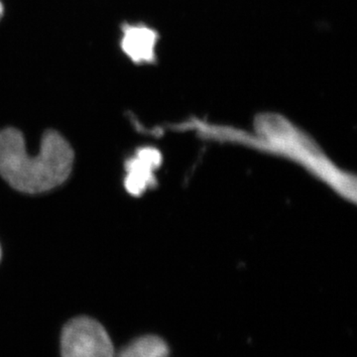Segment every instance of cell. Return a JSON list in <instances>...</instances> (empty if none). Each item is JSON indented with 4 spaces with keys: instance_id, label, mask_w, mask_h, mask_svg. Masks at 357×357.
I'll return each instance as SVG.
<instances>
[{
    "instance_id": "6da1fadb",
    "label": "cell",
    "mask_w": 357,
    "mask_h": 357,
    "mask_svg": "<svg viewBox=\"0 0 357 357\" xmlns=\"http://www.w3.org/2000/svg\"><path fill=\"white\" fill-rule=\"evenodd\" d=\"M74 160V150L57 131H47L34 154L20 130L0 131V176L16 191L36 195L58 188L70 177Z\"/></svg>"
},
{
    "instance_id": "7a4b0ae2",
    "label": "cell",
    "mask_w": 357,
    "mask_h": 357,
    "mask_svg": "<svg viewBox=\"0 0 357 357\" xmlns=\"http://www.w3.org/2000/svg\"><path fill=\"white\" fill-rule=\"evenodd\" d=\"M255 128L262 146L301 162L347 198L351 199V192H356L351 190L354 184L349 176L340 174L318 146L287 119L276 114H261L256 119Z\"/></svg>"
},
{
    "instance_id": "3957f363",
    "label": "cell",
    "mask_w": 357,
    "mask_h": 357,
    "mask_svg": "<svg viewBox=\"0 0 357 357\" xmlns=\"http://www.w3.org/2000/svg\"><path fill=\"white\" fill-rule=\"evenodd\" d=\"M62 357H114V347L102 324L89 317H77L61 333Z\"/></svg>"
},
{
    "instance_id": "277c9868",
    "label": "cell",
    "mask_w": 357,
    "mask_h": 357,
    "mask_svg": "<svg viewBox=\"0 0 357 357\" xmlns=\"http://www.w3.org/2000/svg\"><path fill=\"white\" fill-rule=\"evenodd\" d=\"M159 153L152 148H141L126 160L124 187L131 196L138 197L154 184V169L159 164Z\"/></svg>"
},
{
    "instance_id": "5b68a950",
    "label": "cell",
    "mask_w": 357,
    "mask_h": 357,
    "mask_svg": "<svg viewBox=\"0 0 357 357\" xmlns=\"http://www.w3.org/2000/svg\"><path fill=\"white\" fill-rule=\"evenodd\" d=\"M158 34L144 25H126L123 29L121 47L124 53L136 64L153 63Z\"/></svg>"
},
{
    "instance_id": "8992f818",
    "label": "cell",
    "mask_w": 357,
    "mask_h": 357,
    "mask_svg": "<svg viewBox=\"0 0 357 357\" xmlns=\"http://www.w3.org/2000/svg\"><path fill=\"white\" fill-rule=\"evenodd\" d=\"M170 347L158 335H143L126 344L114 357H170Z\"/></svg>"
},
{
    "instance_id": "52a82bcc",
    "label": "cell",
    "mask_w": 357,
    "mask_h": 357,
    "mask_svg": "<svg viewBox=\"0 0 357 357\" xmlns=\"http://www.w3.org/2000/svg\"><path fill=\"white\" fill-rule=\"evenodd\" d=\"M2 11H3V7H2L1 2H0V17H1Z\"/></svg>"
},
{
    "instance_id": "ba28073f",
    "label": "cell",
    "mask_w": 357,
    "mask_h": 357,
    "mask_svg": "<svg viewBox=\"0 0 357 357\" xmlns=\"http://www.w3.org/2000/svg\"><path fill=\"white\" fill-rule=\"evenodd\" d=\"M1 256H2V250H1V246H0V261H1Z\"/></svg>"
}]
</instances>
